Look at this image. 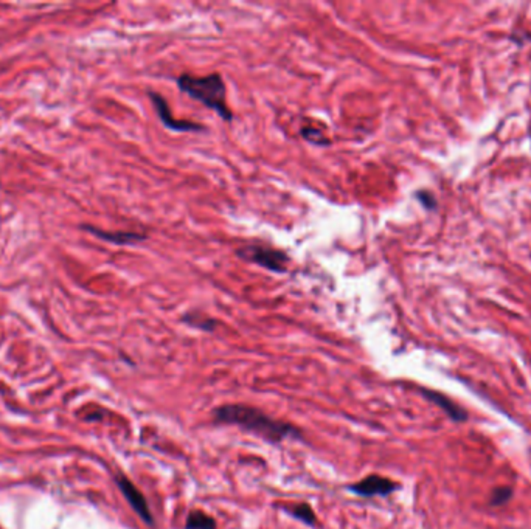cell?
<instances>
[{
    "label": "cell",
    "mask_w": 531,
    "mask_h": 529,
    "mask_svg": "<svg viewBox=\"0 0 531 529\" xmlns=\"http://www.w3.org/2000/svg\"><path fill=\"white\" fill-rule=\"evenodd\" d=\"M176 84L182 93L212 109L224 121L230 123L234 120V114L227 106V87L221 74H210L207 76L184 74L176 78Z\"/></svg>",
    "instance_id": "2"
},
{
    "label": "cell",
    "mask_w": 531,
    "mask_h": 529,
    "mask_svg": "<svg viewBox=\"0 0 531 529\" xmlns=\"http://www.w3.org/2000/svg\"><path fill=\"white\" fill-rule=\"evenodd\" d=\"M117 484L123 497L126 498V502L130 504V508L135 511L137 516L140 517L147 525L149 526L154 525V517H152L147 498H144L142 492L135 488V484L133 481H129L126 476H121V475L117 478Z\"/></svg>",
    "instance_id": "7"
},
{
    "label": "cell",
    "mask_w": 531,
    "mask_h": 529,
    "mask_svg": "<svg viewBox=\"0 0 531 529\" xmlns=\"http://www.w3.org/2000/svg\"><path fill=\"white\" fill-rule=\"evenodd\" d=\"M415 198L418 199L419 204L423 205L426 209H435L436 208V199L431 191L419 190V191L415 193Z\"/></svg>",
    "instance_id": "14"
},
{
    "label": "cell",
    "mask_w": 531,
    "mask_h": 529,
    "mask_svg": "<svg viewBox=\"0 0 531 529\" xmlns=\"http://www.w3.org/2000/svg\"><path fill=\"white\" fill-rule=\"evenodd\" d=\"M514 495V490L510 486H497L496 489H492L491 495H490V506L492 508H500V506H505L511 502V498Z\"/></svg>",
    "instance_id": "13"
},
{
    "label": "cell",
    "mask_w": 531,
    "mask_h": 529,
    "mask_svg": "<svg viewBox=\"0 0 531 529\" xmlns=\"http://www.w3.org/2000/svg\"><path fill=\"white\" fill-rule=\"evenodd\" d=\"M217 422L241 427L243 430L252 432L267 439L269 443H281L286 438H300L302 433L294 425L276 421L258 408L247 407L239 404H227L213 411Z\"/></svg>",
    "instance_id": "1"
},
{
    "label": "cell",
    "mask_w": 531,
    "mask_h": 529,
    "mask_svg": "<svg viewBox=\"0 0 531 529\" xmlns=\"http://www.w3.org/2000/svg\"><path fill=\"white\" fill-rule=\"evenodd\" d=\"M419 393L423 394L424 399L436 405L441 411H445L446 416L452 422L463 424L469 421V411L464 407H462L460 404H457L455 401L450 399V397L446 396L445 393H441V391L431 390V388H421Z\"/></svg>",
    "instance_id": "5"
},
{
    "label": "cell",
    "mask_w": 531,
    "mask_h": 529,
    "mask_svg": "<svg viewBox=\"0 0 531 529\" xmlns=\"http://www.w3.org/2000/svg\"><path fill=\"white\" fill-rule=\"evenodd\" d=\"M81 228L89 231V233L97 236L98 239H103V241L115 244V245H133V244L147 241L148 239V235L140 233V231H129V230L107 231V230H101L92 226H81Z\"/></svg>",
    "instance_id": "8"
},
{
    "label": "cell",
    "mask_w": 531,
    "mask_h": 529,
    "mask_svg": "<svg viewBox=\"0 0 531 529\" xmlns=\"http://www.w3.org/2000/svg\"><path fill=\"white\" fill-rule=\"evenodd\" d=\"M185 529H216V521L206 512L191 511L187 517Z\"/></svg>",
    "instance_id": "9"
},
{
    "label": "cell",
    "mask_w": 531,
    "mask_h": 529,
    "mask_svg": "<svg viewBox=\"0 0 531 529\" xmlns=\"http://www.w3.org/2000/svg\"><path fill=\"white\" fill-rule=\"evenodd\" d=\"M182 322L193 326V328L196 329H201V331H213L216 328V320H213V318L210 317H206L202 314H196V312H188L185 314L184 317H182Z\"/></svg>",
    "instance_id": "11"
},
{
    "label": "cell",
    "mask_w": 531,
    "mask_h": 529,
    "mask_svg": "<svg viewBox=\"0 0 531 529\" xmlns=\"http://www.w3.org/2000/svg\"><path fill=\"white\" fill-rule=\"evenodd\" d=\"M399 488V484L390 478L381 475H368L363 480L354 483L350 486V490L361 497H387Z\"/></svg>",
    "instance_id": "6"
},
{
    "label": "cell",
    "mask_w": 531,
    "mask_h": 529,
    "mask_svg": "<svg viewBox=\"0 0 531 529\" xmlns=\"http://www.w3.org/2000/svg\"><path fill=\"white\" fill-rule=\"evenodd\" d=\"M286 511L294 518H297L298 521H302V523H304V525H308V526L316 525V521H317L316 514H314V511L311 509V506L307 504V503H298V504L288 506Z\"/></svg>",
    "instance_id": "10"
},
{
    "label": "cell",
    "mask_w": 531,
    "mask_h": 529,
    "mask_svg": "<svg viewBox=\"0 0 531 529\" xmlns=\"http://www.w3.org/2000/svg\"><path fill=\"white\" fill-rule=\"evenodd\" d=\"M236 256L246 263L255 264L274 273H286L290 259L286 252L267 245H244L236 249Z\"/></svg>",
    "instance_id": "3"
},
{
    "label": "cell",
    "mask_w": 531,
    "mask_h": 529,
    "mask_svg": "<svg viewBox=\"0 0 531 529\" xmlns=\"http://www.w3.org/2000/svg\"><path fill=\"white\" fill-rule=\"evenodd\" d=\"M300 135L303 140L309 142L311 144H316V146H328L330 140L326 139V135L323 134V130H320L316 126H303L300 129Z\"/></svg>",
    "instance_id": "12"
},
{
    "label": "cell",
    "mask_w": 531,
    "mask_h": 529,
    "mask_svg": "<svg viewBox=\"0 0 531 529\" xmlns=\"http://www.w3.org/2000/svg\"><path fill=\"white\" fill-rule=\"evenodd\" d=\"M148 95H149L152 106H154L156 109L159 120L163 123L165 128L174 130V132H202V130H206V126L201 125V123L174 118L168 101L160 95V93L148 92Z\"/></svg>",
    "instance_id": "4"
}]
</instances>
